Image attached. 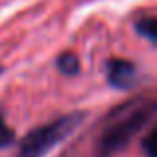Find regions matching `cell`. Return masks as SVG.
<instances>
[{
  "instance_id": "obj_6",
  "label": "cell",
  "mask_w": 157,
  "mask_h": 157,
  "mask_svg": "<svg viewBox=\"0 0 157 157\" xmlns=\"http://www.w3.org/2000/svg\"><path fill=\"white\" fill-rule=\"evenodd\" d=\"M141 149L145 157H157V127L151 125L149 131L141 137Z\"/></svg>"
},
{
  "instance_id": "obj_3",
  "label": "cell",
  "mask_w": 157,
  "mask_h": 157,
  "mask_svg": "<svg viewBox=\"0 0 157 157\" xmlns=\"http://www.w3.org/2000/svg\"><path fill=\"white\" fill-rule=\"evenodd\" d=\"M107 84L115 90H129L137 82V68L133 62L123 60V58H113L105 66Z\"/></svg>"
},
{
  "instance_id": "obj_2",
  "label": "cell",
  "mask_w": 157,
  "mask_h": 157,
  "mask_svg": "<svg viewBox=\"0 0 157 157\" xmlns=\"http://www.w3.org/2000/svg\"><path fill=\"white\" fill-rule=\"evenodd\" d=\"M84 117H86L84 111H74V113H66L50 123L34 127L20 141L18 157H44L58 143L64 141L68 135H72L80 127V123L84 121Z\"/></svg>"
},
{
  "instance_id": "obj_4",
  "label": "cell",
  "mask_w": 157,
  "mask_h": 157,
  "mask_svg": "<svg viewBox=\"0 0 157 157\" xmlns=\"http://www.w3.org/2000/svg\"><path fill=\"white\" fill-rule=\"evenodd\" d=\"M58 70H60L64 76H76L80 72V60H78L76 54L72 52H64L58 56Z\"/></svg>"
},
{
  "instance_id": "obj_1",
  "label": "cell",
  "mask_w": 157,
  "mask_h": 157,
  "mask_svg": "<svg viewBox=\"0 0 157 157\" xmlns=\"http://www.w3.org/2000/svg\"><path fill=\"white\" fill-rule=\"evenodd\" d=\"M155 117V101L153 100H133L125 105H119L111 113V123H107L101 131L98 151L100 157L113 155L125 149L131 139L139 133L145 125H149Z\"/></svg>"
},
{
  "instance_id": "obj_5",
  "label": "cell",
  "mask_w": 157,
  "mask_h": 157,
  "mask_svg": "<svg viewBox=\"0 0 157 157\" xmlns=\"http://www.w3.org/2000/svg\"><path fill=\"white\" fill-rule=\"evenodd\" d=\"M135 30H137L139 36L147 38L149 42H155V36H157V28H155V18L153 16H143L135 22Z\"/></svg>"
},
{
  "instance_id": "obj_7",
  "label": "cell",
  "mask_w": 157,
  "mask_h": 157,
  "mask_svg": "<svg viewBox=\"0 0 157 157\" xmlns=\"http://www.w3.org/2000/svg\"><path fill=\"white\" fill-rule=\"evenodd\" d=\"M14 141H16L14 129H12V127L6 123L2 111H0V149H6V147L14 145Z\"/></svg>"
}]
</instances>
